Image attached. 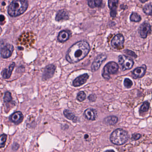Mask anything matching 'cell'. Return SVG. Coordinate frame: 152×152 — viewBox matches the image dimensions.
I'll use <instances>...</instances> for the list:
<instances>
[{
    "instance_id": "cell-1",
    "label": "cell",
    "mask_w": 152,
    "mask_h": 152,
    "mask_svg": "<svg viewBox=\"0 0 152 152\" xmlns=\"http://www.w3.org/2000/svg\"><path fill=\"white\" fill-rule=\"evenodd\" d=\"M90 51V45L88 43L85 41H80L69 48L66 59L69 63H77L86 57Z\"/></svg>"
},
{
    "instance_id": "cell-2",
    "label": "cell",
    "mask_w": 152,
    "mask_h": 152,
    "mask_svg": "<svg viewBox=\"0 0 152 152\" xmlns=\"http://www.w3.org/2000/svg\"><path fill=\"white\" fill-rule=\"evenodd\" d=\"M28 7L27 1H14L9 5L8 13L11 17H16L24 13Z\"/></svg>"
},
{
    "instance_id": "cell-3",
    "label": "cell",
    "mask_w": 152,
    "mask_h": 152,
    "mask_svg": "<svg viewBox=\"0 0 152 152\" xmlns=\"http://www.w3.org/2000/svg\"><path fill=\"white\" fill-rule=\"evenodd\" d=\"M128 138V132L121 128H118L113 132L110 138V141L113 144L118 145L125 144Z\"/></svg>"
},
{
    "instance_id": "cell-4",
    "label": "cell",
    "mask_w": 152,
    "mask_h": 152,
    "mask_svg": "<svg viewBox=\"0 0 152 152\" xmlns=\"http://www.w3.org/2000/svg\"><path fill=\"white\" fill-rule=\"evenodd\" d=\"M119 66L114 62H110L105 66L102 72V76L106 80H109L111 75L115 74L119 70Z\"/></svg>"
},
{
    "instance_id": "cell-5",
    "label": "cell",
    "mask_w": 152,
    "mask_h": 152,
    "mask_svg": "<svg viewBox=\"0 0 152 152\" xmlns=\"http://www.w3.org/2000/svg\"><path fill=\"white\" fill-rule=\"evenodd\" d=\"M118 61L122 67V70H128L132 68L134 66V61L131 58L124 55H120L118 57Z\"/></svg>"
},
{
    "instance_id": "cell-6",
    "label": "cell",
    "mask_w": 152,
    "mask_h": 152,
    "mask_svg": "<svg viewBox=\"0 0 152 152\" xmlns=\"http://www.w3.org/2000/svg\"><path fill=\"white\" fill-rule=\"evenodd\" d=\"M124 37L121 34H118L113 37L111 41L113 47L117 50H121L124 47Z\"/></svg>"
},
{
    "instance_id": "cell-7",
    "label": "cell",
    "mask_w": 152,
    "mask_h": 152,
    "mask_svg": "<svg viewBox=\"0 0 152 152\" xmlns=\"http://www.w3.org/2000/svg\"><path fill=\"white\" fill-rule=\"evenodd\" d=\"M14 48L12 45L9 43L3 44L1 47V55L4 59H7L11 56L14 51Z\"/></svg>"
},
{
    "instance_id": "cell-8",
    "label": "cell",
    "mask_w": 152,
    "mask_h": 152,
    "mask_svg": "<svg viewBox=\"0 0 152 152\" xmlns=\"http://www.w3.org/2000/svg\"><path fill=\"white\" fill-rule=\"evenodd\" d=\"M107 56L105 54H102L99 55L95 58L91 65V70L92 72H94L97 70L101 65L103 63L106 59Z\"/></svg>"
},
{
    "instance_id": "cell-9",
    "label": "cell",
    "mask_w": 152,
    "mask_h": 152,
    "mask_svg": "<svg viewBox=\"0 0 152 152\" xmlns=\"http://www.w3.org/2000/svg\"><path fill=\"white\" fill-rule=\"evenodd\" d=\"M55 69L56 66L53 64H50L46 66L43 72V80H46L51 79L54 76Z\"/></svg>"
},
{
    "instance_id": "cell-10",
    "label": "cell",
    "mask_w": 152,
    "mask_h": 152,
    "mask_svg": "<svg viewBox=\"0 0 152 152\" xmlns=\"http://www.w3.org/2000/svg\"><path fill=\"white\" fill-rule=\"evenodd\" d=\"M151 31V26L147 22H145L142 23L139 29V34L141 37L143 38H146Z\"/></svg>"
},
{
    "instance_id": "cell-11",
    "label": "cell",
    "mask_w": 152,
    "mask_h": 152,
    "mask_svg": "<svg viewBox=\"0 0 152 152\" xmlns=\"http://www.w3.org/2000/svg\"><path fill=\"white\" fill-rule=\"evenodd\" d=\"M146 69L147 67L145 65H143L142 66L137 67L132 72V78L136 79L142 77L145 75Z\"/></svg>"
},
{
    "instance_id": "cell-12",
    "label": "cell",
    "mask_w": 152,
    "mask_h": 152,
    "mask_svg": "<svg viewBox=\"0 0 152 152\" xmlns=\"http://www.w3.org/2000/svg\"><path fill=\"white\" fill-rule=\"evenodd\" d=\"M88 78L89 76L88 74H84V75H81L74 80L73 85L76 87L82 86L87 82Z\"/></svg>"
},
{
    "instance_id": "cell-13",
    "label": "cell",
    "mask_w": 152,
    "mask_h": 152,
    "mask_svg": "<svg viewBox=\"0 0 152 152\" xmlns=\"http://www.w3.org/2000/svg\"><path fill=\"white\" fill-rule=\"evenodd\" d=\"M23 118L24 116L22 112L18 111L13 113L9 117V119L14 123L18 124L21 123L23 121Z\"/></svg>"
},
{
    "instance_id": "cell-14",
    "label": "cell",
    "mask_w": 152,
    "mask_h": 152,
    "mask_svg": "<svg viewBox=\"0 0 152 152\" xmlns=\"http://www.w3.org/2000/svg\"><path fill=\"white\" fill-rule=\"evenodd\" d=\"M118 1L117 0H110L108 2V5L111 10L110 15L113 18L116 17V9L118 6Z\"/></svg>"
},
{
    "instance_id": "cell-15",
    "label": "cell",
    "mask_w": 152,
    "mask_h": 152,
    "mask_svg": "<svg viewBox=\"0 0 152 152\" xmlns=\"http://www.w3.org/2000/svg\"><path fill=\"white\" fill-rule=\"evenodd\" d=\"M70 32L68 30H63L60 31L57 37L58 41L63 43L69 39L70 37Z\"/></svg>"
},
{
    "instance_id": "cell-16",
    "label": "cell",
    "mask_w": 152,
    "mask_h": 152,
    "mask_svg": "<svg viewBox=\"0 0 152 152\" xmlns=\"http://www.w3.org/2000/svg\"><path fill=\"white\" fill-rule=\"evenodd\" d=\"M84 116L86 119L89 120H95L97 116V112L94 109L89 108L84 111Z\"/></svg>"
},
{
    "instance_id": "cell-17",
    "label": "cell",
    "mask_w": 152,
    "mask_h": 152,
    "mask_svg": "<svg viewBox=\"0 0 152 152\" xmlns=\"http://www.w3.org/2000/svg\"><path fill=\"white\" fill-rule=\"evenodd\" d=\"M69 19V14L65 10L62 9L59 11L56 14L55 20L56 21H66Z\"/></svg>"
},
{
    "instance_id": "cell-18",
    "label": "cell",
    "mask_w": 152,
    "mask_h": 152,
    "mask_svg": "<svg viewBox=\"0 0 152 152\" xmlns=\"http://www.w3.org/2000/svg\"><path fill=\"white\" fill-rule=\"evenodd\" d=\"M15 66V63L13 62L11 64V65L9 66L8 68H5L3 70L2 73H1V75H2L3 78L5 79H8L11 77L12 71L14 70Z\"/></svg>"
},
{
    "instance_id": "cell-19",
    "label": "cell",
    "mask_w": 152,
    "mask_h": 152,
    "mask_svg": "<svg viewBox=\"0 0 152 152\" xmlns=\"http://www.w3.org/2000/svg\"><path fill=\"white\" fill-rule=\"evenodd\" d=\"M118 119L116 116H110L106 117L104 119V122L105 124L108 125H114L117 123Z\"/></svg>"
},
{
    "instance_id": "cell-20",
    "label": "cell",
    "mask_w": 152,
    "mask_h": 152,
    "mask_svg": "<svg viewBox=\"0 0 152 152\" xmlns=\"http://www.w3.org/2000/svg\"><path fill=\"white\" fill-rule=\"evenodd\" d=\"M63 114L65 116L70 120H72L75 122L77 121V117L69 110H65L63 112Z\"/></svg>"
},
{
    "instance_id": "cell-21",
    "label": "cell",
    "mask_w": 152,
    "mask_h": 152,
    "mask_svg": "<svg viewBox=\"0 0 152 152\" xmlns=\"http://www.w3.org/2000/svg\"><path fill=\"white\" fill-rule=\"evenodd\" d=\"M102 1L101 0L97 1H88V6L91 8H95V7H99L101 5Z\"/></svg>"
},
{
    "instance_id": "cell-22",
    "label": "cell",
    "mask_w": 152,
    "mask_h": 152,
    "mask_svg": "<svg viewBox=\"0 0 152 152\" xmlns=\"http://www.w3.org/2000/svg\"><path fill=\"white\" fill-rule=\"evenodd\" d=\"M130 19L132 22H139L141 20V18L138 14L136 13H133L131 15Z\"/></svg>"
},
{
    "instance_id": "cell-23",
    "label": "cell",
    "mask_w": 152,
    "mask_h": 152,
    "mask_svg": "<svg viewBox=\"0 0 152 152\" xmlns=\"http://www.w3.org/2000/svg\"><path fill=\"white\" fill-rule=\"evenodd\" d=\"M143 12L146 14L150 15L152 14V5L150 4L146 5L144 6Z\"/></svg>"
},
{
    "instance_id": "cell-24",
    "label": "cell",
    "mask_w": 152,
    "mask_h": 152,
    "mask_svg": "<svg viewBox=\"0 0 152 152\" xmlns=\"http://www.w3.org/2000/svg\"><path fill=\"white\" fill-rule=\"evenodd\" d=\"M12 100L11 94L9 91H6L4 97V101L5 102L9 103Z\"/></svg>"
},
{
    "instance_id": "cell-25",
    "label": "cell",
    "mask_w": 152,
    "mask_h": 152,
    "mask_svg": "<svg viewBox=\"0 0 152 152\" xmlns=\"http://www.w3.org/2000/svg\"><path fill=\"white\" fill-rule=\"evenodd\" d=\"M7 136L5 134H3L1 136V138H0V145H1L0 147L1 148H2L4 147L6 140H7Z\"/></svg>"
},
{
    "instance_id": "cell-26",
    "label": "cell",
    "mask_w": 152,
    "mask_h": 152,
    "mask_svg": "<svg viewBox=\"0 0 152 152\" xmlns=\"http://www.w3.org/2000/svg\"><path fill=\"white\" fill-rule=\"evenodd\" d=\"M86 95L85 92L84 91H80L78 94L77 96V99L80 102H82L85 100L86 99Z\"/></svg>"
},
{
    "instance_id": "cell-27",
    "label": "cell",
    "mask_w": 152,
    "mask_h": 152,
    "mask_svg": "<svg viewBox=\"0 0 152 152\" xmlns=\"http://www.w3.org/2000/svg\"><path fill=\"white\" fill-rule=\"evenodd\" d=\"M149 103L148 102H145L143 103V105H142L141 106V109H140V112H147L149 110Z\"/></svg>"
},
{
    "instance_id": "cell-28",
    "label": "cell",
    "mask_w": 152,
    "mask_h": 152,
    "mask_svg": "<svg viewBox=\"0 0 152 152\" xmlns=\"http://www.w3.org/2000/svg\"><path fill=\"white\" fill-rule=\"evenodd\" d=\"M133 83H132V81L130 79L127 78L125 79L124 80V85L127 88H130L132 86Z\"/></svg>"
},
{
    "instance_id": "cell-29",
    "label": "cell",
    "mask_w": 152,
    "mask_h": 152,
    "mask_svg": "<svg viewBox=\"0 0 152 152\" xmlns=\"http://www.w3.org/2000/svg\"><path fill=\"white\" fill-rule=\"evenodd\" d=\"M124 52L126 53L127 55H129V56L131 57H133V58H136L137 57V55H136L135 53L134 52L130 50H126L124 51Z\"/></svg>"
},
{
    "instance_id": "cell-30",
    "label": "cell",
    "mask_w": 152,
    "mask_h": 152,
    "mask_svg": "<svg viewBox=\"0 0 152 152\" xmlns=\"http://www.w3.org/2000/svg\"><path fill=\"white\" fill-rule=\"evenodd\" d=\"M141 135L140 134H135L132 135V139L134 141L139 140L141 138Z\"/></svg>"
},
{
    "instance_id": "cell-31",
    "label": "cell",
    "mask_w": 152,
    "mask_h": 152,
    "mask_svg": "<svg viewBox=\"0 0 152 152\" xmlns=\"http://www.w3.org/2000/svg\"><path fill=\"white\" fill-rule=\"evenodd\" d=\"M88 99L90 101L94 102L96 101V96L94 95H91L88 96Z\"/></svg>"
},
{
    "instance_id": "cell-32",
    "label": "cell",
    "mask_w": 152,
    "mask_h": 152,
    "mask_svg": "<svg viewBox=\"0 0 152 152\" xmlns=\"http://www.w3.org/2000/svg\"><path fill=\"white\" fill-rule=\"evenodd\" d=\"M19 147V145L17 143H14L13 145V149L14 150H17L18 149Z\"/></svg>"
},
{
    "instance_id": "cell-33",
    "label": "cell",
    "mask_w": 152,
    "mask_h": 152,
    "mask_svg": "<svg viewBox=\"0 0 152 152\" xmlns=\"http://www.w3.org/2000/svg\"><path fill=\"white\" fill-rule=\"evenodd\" d=\"M4 16L3 15H1V22H3V21H4Z\"/></svg>"
},
{
    "instance_id": "cell-34",
    "label": "cell",
    "mask_w": 152,
    "mask_h": 152,
    "mask_svg": "<svg viewBox=\"0 0 152 152\" xmlns=\"http://www.w3.org/2000/svg\"><path fill=\"white\" fill-rule=\"evenodd\" d=\"M105 152H115L113 150H107V151H105Z\"/></svg>"
},
{
    "instance_id": "cell-35",
    "label": "cell",
    "mask_w": 152,
    "mask_h": 152,
    "mask_svg": "<svg viewBox=\"0 0 152 152\" xmlns=\"http://www.w3.org/2000/svg\"><path fill=\"white\" fill-rule=\"evenodd\" d=\"M141 1V2H142V3H145V2H146V1H142V0H141V1Z\"/></svg>"
},
{
    "instance_id": "cell-36",
    "label": "cell",
    "mask_w": 152,
    "mask_h": 152,
    "mask_svg": "<svg viewBox=\"0 0 152 152\" xmlns=\"http://www.w3.org/2000/svg\"><path fill=\"white\" fill-rule=\"evenodd\" d=\"M85 138H88V135L86 134V135H85Z\"/></svg>"
}]
</instances>
